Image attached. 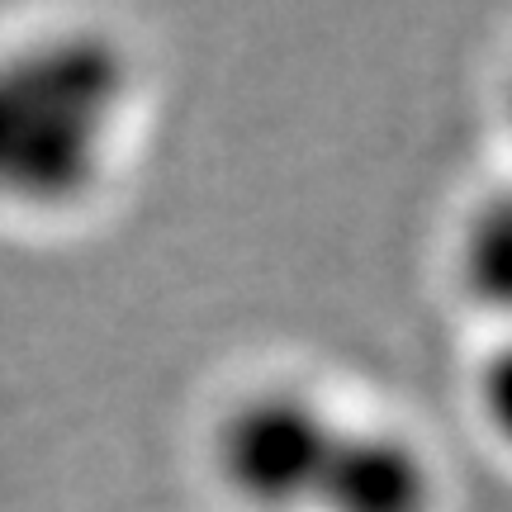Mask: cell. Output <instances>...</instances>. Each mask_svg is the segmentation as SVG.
<instances>
[{"instance_id":"cell-3","label":"cell","mask_w":512,"mask_h":512,"mask_svg":"<svg viewBox=\"0 0 512 512\" xmlns=\"http://www.w3.org/2000/svg\"><path fill=\"white\" fill-rule=\"evenodd\" d=\"M432 479L408 441L347 427L313 512H427Z\"/></svg>"},{"instance_id":"cell-5","label":"cell","mask_w":512,"mask_h":512,"mask_svg":"<svg viewBox=\"0 0 512 512\" xmlns=\"http://www.w3.org/2000/svg\"><path fill=\"white\" fill-rule=\"evenodd\" d=\"M479 399H484V413H489V427L512 446V342L498 351L489 370H484V384H479Z\"/></svg>"},{"instance_id":"cell-1","label":"cell","mask_w":512,"mask_h":512,"mask_svg":"<svg viewBox=\"0 0 512 512\" xmlns=\"http://www.w3.org/2000/svg\"><path fill=\"white\" fill-rule=\"evenodd\" d=\"M128 67L95 34L38 38L0 57V204L67 209L105 176Z\"/></svg>"},{"instance_id":"cell-4","label":"cell","mask_w":512,"mask_h":512,"mask_svg":"<svg viewBox=\"0 0 512 512\" xmlns=\"http://www.w3.org/2000/svg\"><path fill=\"white\" fill-rule=\"evenodd\" d=\"M460 271L484 309L512 318V185L479 204V214L465 228Z\"/></svg>"},{"instance_id":"cell-2","label":"cell","mask_w":512,"mask_h":512,"mask_svg":"<svg viewBox=\"0 0 512 512\" xmlns=\"http://www.w3.org/2000/svg\"><path fill=\"white\" fill-rule=\"evenodd\" d=\"M342 432L304 394H256L219 432V465L252 508L313 512Z\"/></svg>"}]
</instances>
